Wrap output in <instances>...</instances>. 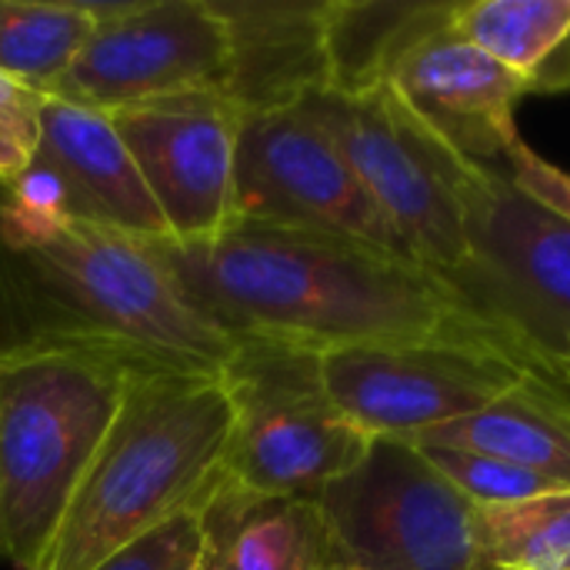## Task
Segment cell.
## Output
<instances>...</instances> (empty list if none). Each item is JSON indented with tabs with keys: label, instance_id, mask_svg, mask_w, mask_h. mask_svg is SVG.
Wrapping results in <instances>:
<instances>
[{
	"label": "cell",
	"instance_id": "1",
	"mask_svg": "<svg viewBox=\"0 0 570 570\" xmlns=\"http://www.w3.org/2000/svg\"><path fill=\"white\" fill-rule=\"evenodd\" d=\"M160 254L190 304L230 341L311 354L371 344L454 347L570 394V361L414 261L261 224H234L200 244L164 240Z\"/></svg>",
	"mask_w": 570,
	"mask_h": 570
},
{
	"label": "cell",
	"instance_id": "2",
	"mask_svg": "<svg viewBox=\"0 0 570 570\" xmlns=\"http://www.w3.org/2000/svg\"><path fill=\"white\" fill-rule=\"evenodd\" d=\"M97 351L137 367L224 374L237 341L184 294L157 240L0 190V354Z\"/></svg>",
	"mask_w": 570,
	"mask_h": 570
},
{
	"label": "cell",
	"instance_id": "3",
	"mask_svg": "<svg viewBox=\"0 0 570 570\" xmlns=\"http://www.w3.org/2000/svg\"><path fill=\"white\" fill-rule=\"evenodd\" d=\"M234 407L220 374L137 367L33 570H97L197 514L220 484Z\"/></svg>",
	"mask_w": 570,
	"mask_h": 570
},
{
	"label": "cell",
	"instance_id": "4",
	"mask_svg": "<svg viewBox=\"0 0 570 570\" xmlns=\"http://www.w3.org/2000/svg\"><path fill=\"white\" fill-rule=\"evenodd\" d=\"M331 87L384 83L401 110L461 157L504 167L524 87L478 50L448 3H334Z\"/></svg>",
	"mask_w": 570,
	"mask_h": 570
},
{
	"label": "cell",
	"instance_id": "5",
	"mask_svg": "<svg viewBox=\"0 0 570 570\" xmlns=\"http://www.w3.org/2000/svg\"><path fill=\"white\" fill-rule=\"evenodd\" d=\"M137 364L37 347L0 354V561L40 564Z\"/></svg>",
	"mask_w": 570,
	"mask_h": 570
},
{
	"label": "cell",
	"instance_id": "6",
	"mask_svg": "<svg viewBox=\"0 0 570 570\" xmlns=\"http://www.w3.org/2000/svg\"><path fill=\"white\" fill-rule=\"evenodd\" d=\"M304 104L331 130L404 250L484 304V267L468 210L484 164L461 157L414 124L384 83L324 87L307 94Z\"/></svg>",
	"mask_w": 570,
	"mask_h": 570
},
{
	"label": "cell",
	"instance_id": "7",
	"mask_svg": "<svg viewBox=\"0 0 570 570\" xmlns=\"http://www.w3.org/2000/svg\"><path fill=\"white\" fill-rule=\"evenodd\" d=\"M220 377L234 407L220 474L250 494L317 498L371 448L324 394L311 351L237 341Z\"/></svg>",
	"mask_w": 570,
	"mask_h": 570
},
{
	"label": "cell",
	"instance_id": "8",
	"mask_svg": "<svg viewBox=\"0 0 570 570\" xmlns=\"http://www.w3.org/2000/svg\"><path fill=\"white\" fill-rule=\"evenodd\" d=\"M324 511L334 558L357 570H484L478 504L421 448L371 441L354 471L331 481Z\"/></svg>",
	"mask_w": 570,
	"mask_h": 570
},
{
	"label": "cell",
	"instance_id": "9",
	"mask_svg": "<svg viewBox=\"0 0 570 570\" xmlns=\"http://www.w3.org/2000/svg\"><path fill=\"white\" fill-rule=\"evenodd\" d=\"M234 217V224L327 234L414 261L331 130L304 100L264 114H244Z\"/></svg>",
	"mask_w": 570,
	"mask_h": 570
},
{
	"label": "cell",
	"instance_id": "10",
	"mask_svg": "<svg viewBox=\"0 0 570 570\" xmlns=\"http://www.w3.org/2000/svg\"><path fill=\"white\" fill-rule=\"evenodd\" d=\"M97 27L53 97L117 114L230 87L234 43L217 0L94 3Z\"/></svg>",
	"mask_w": 570,
	"mask_h": 570
},
{
	"label": "cell",
	"instance_id": "11",
	"mask_svg": "<svg viewBox=\"0 0 570 570\" xmlns=\"http://www.w3.org/2000/svg\"><path fill=\"white\" fill-rule=\"evenodd\" d=\"M317 374L331 404L371 441H411L474 417L524 384H538L504 361L428 344L324 351L317 354Z\"/></svg>",
	"mask_w": 570,
	"mask_h": 570
},
{
	"label": "cell",
	"instance_id": "12",
	"mask_svg": "<svg viewBox=\"0 0 570 570\" xmlns=\"http://www.w3.org/2000/svg\"><path fill=\"white\" fill-rule=\"evenodd\" d=\"M174 244L234 227V177L244 114L224 94H190L110 114Z\"/></svg>",
	"mask_w": 570,
	"mask_h": 570
},
{
	"label": "cell",
	"instance_id": "13",
	"mask_svg": "<svg viewBox=\"0 0 570 570\" xmlns=\"http://www.w3.org/2000/svg\"><path fill=\"white\" fill-rule=\"evenodd\" d=\"M468 210L484 304L568 361L570 220L524 194L504 167L481 170Z\"/></svg>",
	"mask_w": 570,
	"mask_h": 570
},
{
	"label": "cell",
	"instance_id": "14",
	"mask_svg": "<svg viewBox=\"0 0 570 570\" xmlns=\"http://www.w3.org/2000/svg\"><path fill=\"white\" fill-rule=\"evenodd\" d=\"M13 197L140 240H174L110 114L47 94L30 167L3 184Z\"/></svg>",
	"mask_w": 570,
	"mask_h": 570
},
{
	"label": "cell",
	"instance_id": "15",
	"mask_svg": "<svg viewBox=\"0 0 570 570\" xmlns=\"http://www.w3.org/2000/svg\"><path fill=\"white\" fill-rule=\"evenodd\" d=\"M217 7L234 43L227 100L240 114L291 107L327 87V3L217 0Z\"/></svg>",
	"mask_w": 570,
	"mask_h": 570
},
{
	"label": "cell",
	"instance_id": "16",
	"mask_svg": "<svg viewBox=\"0 0 570 570\" xmlns=\"http://www.w3.org/2000/svg\"><path fill=\"white\" fill-rule=\"evenodd\" d=\"M210 570H331L337 564L317 498H261L220 478L197 511Z\"/></svg>",
	"mask_w": 570,
	"mask_h": 570
},
{
	"label": "cell",
	"instance_id": "17",
	"mask_svg": "<svg viewBox=\"0 0 570 570\" xmlns=\"http://www.w3.org/2000/svg\"><path fill=\"white\" fill-rule=\"evenodd\" d=\"M404 444L491 454L570 488V394L524 384L481 414L417 434Z\"/></svg>",
	"mask_w": 570,
	"mask_h": 570
},
{
	"label": "cell",
	"instance_id": "18",
	"mask_svg": "<svg viewBox=\"0 0 570 570\" xmlns=\"http://www.w3.org/2000/svg\"><path fill=\"white\" fill-rule=\"evenodd\" d=\"M454 23L524 94L570 90V0H454Z\"/></svg>",
	"mask_w": 570,
	"mask_h": 570
},
{
	"label": "cell",
	"instance_id": "19",
	"mask_svg": "<svg viewBox=\"0 0 570 570\" xmlns=\"http://www.w3.org/2000/svg\"><path fill=\"white\" fill-rule=\"evenodd\" d=\"M94 27V3L0 0V73L53 94Z\"/></svg>",
	"mask_w": 570,
	"mask_h": 570
},
{
	"label": "cell",
	"instance_id": "20",
	"mask_svg": "<svg viewBox=\"0 0 570 570\" xmlns=\"http://www.w3.org/2000/svg\"><path fill=\"white\" fill-rule=\"evenodd\" d=\"M484 570H564L570 561V491L478 508Z\"/></svg>",
	"mask_w": 570,
	"mask_h": 570
},
{
	"label": "cell",
	"instance_id": "21",
	"mask_svg": "<svg viewBox=\"0 0 570 570\" xmlns=\"http://www.w3.org/2000/svg\"><path fill=\"white\" fill-rule=\"evenodd\" d=\"M428 461L478 508H498V504H521L548 494L570 491L564 484H554L528 468H518L511 461L474 454V451H454V448H421Z\"/></svg>",
	"mask_w": 570,
	"mask_h": 570
},
{
	"label": "cell",
	"instance_id": "22",
	"mask_svg": "<svg viewBox=\"0 0 570 570\" xmlns=\"http://www.w3.org/2000/svg\"><path fill=\"white\" fill-rule=\"evenodd\" d=\"M200 551V521L197 514H184L137 544L114 554L97 570H184Z\"/></svg>",
	"mask_w": 570,
	"mask_h": 570
},
{
	"label": "cell",
	"instance_id": "23",
	"mask_svg": "<svg viewBox=\"0 0 570 570\" xmlns=\"http://www.w3.org/2000/svg\"><path fill=\"white\" fill-rule=\"evenodd\" d=\"M504 170L524 194L570 220V170L544 160L524 137L514 140V147L508 150Z\"/></svg>",
	"mask_w": 570,
	"mask_h": 570
},
{
	"label": "cell",
	"instance_id": "24",
	"mask_svg": "<svg viewBox=\"0 0 570 570\" xmlns=\"http://www.w3.org/2000/svg\"><path fill=\"white\" fill-rule=\"evenodd\" d=\"M47 94H37L33 87L0 73V134L20 140L23 147H37L40 134V107Z\"/></svg>",
	"mask_w": 570,
	"mask_h": 570
},
{
	"label": "cell",
	"instance_id": "25",
	"mask_svg": "<svg viewBox=\"0 0 570 570\" xmlns=\"http://www.w3.org/2000/svg\"><path fill=\"white\" fill-rule=\"evenodd\" d=\"M30 157H33L30 147H23L20 140L0 134V184H13L30 167Z\"/></svg>",
	"mask_w": 570,
	"mask_h": 570
},
{
	"label": "cell",
	"instance_id": "26",
	"mask_svg": "<svg viewBox=\"0 0 570 570\" xmlns=\"http://www.w3.org/2000/svg\"><path fill=\"white\" fill-rule=\"evenodd\" d=\"M184 570H210V568L204 564V558H200V551H197V558H194V561H190Z\"/></svg>",
	"mask_w": 570,
	"mask_h": 570
},
{
	"label": "cell",
	"instance_id": "27",
	"mask_svg": "<svg viewBox=\"0 0 570 570\" xmlns=\"http://www.w3.org/2000/svg\"><path fill=\"white\" fill-rule=\"evenodd\" d=\"M331 570H357V568H351V564H341V561H337Z\"/></svg>",
	"mask_w": 570,
	"mask_h": 570
},
{
	"label": "cell",
	"instance_id": "28",
	"mask_svg": "<svg viewBox=\"0 0 570 570\" xmlns=\"http://www.w3.org/2000/svg\"><path fill=\"white\" fill-rule=\"evenodd\" d=\"M568 361H570V341H568Z\"/></svg>",
	"mask_w": 570,
	"mask_h": 570
},
{
	"label": "cell",
	"instance_id": "29",
	"mask_svg": "<svg viewBox=\"0 0 570 570\" xmlns=\"http://www.w3.org/2000/svg\"><path fill=\"white\" fill-rule=\"evenodd\" d=\"M564 570H570V561H568V568H564Z\"/></svg>",
	"mask_w": 570,
	"mask_h": 570
}]
</instances>
